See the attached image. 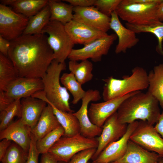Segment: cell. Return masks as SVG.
I'll list each match as a JSON object with an SVG mask.
<instances>
[{
    "label": "cell",
    "instance_id": "6da1fadb",
    "mask_svg": "<svg viewBox=\"0 0 163 163\" xmlns=\"http://www.w3.org/2000/svg\"><path fill=\"white\" fill-rule=\"evenodd\" d=\"M45 34L23 35L10 41L8 57L19 77L42 78L52 61L53 52Z\"/></svg>",
    "mask_w": 163,
    "mask_h": 163
},
{
    "label": "cell",
    "instance_id": "7a4b0ae2",
    "mask_svg": "<svg viewBox=\"0 0 163 163\" xmlns=\"http://www.w3.org/2000/svg\"><path fill=\"white\" fill-rule=\"evenodd\" d=\"M158 100L148 91H138L126 98L117 112L119 121L129 124L137 120L154 125L161 113Z\"/></svg>",
    "mask_w": 163,
    "mask_h": 163
},
{
    "label": "cell",
    "instance_id": "3957f363",
    "mask_svg": "<svg viewBox=\"0 0 163 163\" xmlns=\"http://www.w3.org/2000/svg\"><path fill=\"white\" fill-rule=\"evenodd\" d=\"M66 67L65 62L59 63L54 59L41 78L43 90L35 93L31 96L50 103L61 110L73 112L69 105V94L60 83L61 73Z\"/></svg>",
    "mask_w": 163,
    "mask_h": 163
},
{
    "label": "cell",
    "instance_id": "277c9868",
    "mask_svg": "<svg viewBox=\"0 0 163 163\" xmlns=\"http://www.w3.org/2000/svg\"><path fill=\"white\" fill-rule=\"evenodd\" d=\"M105 82L102 94L104 101L123 96L130 93L141 91L148 88V74L143 68L134 67L130 75H125L122 79L112 76L103 79Z\"/></svg>",
    "mask_w": 163,
    "mask_h": 163
},
{
    "label": "cell",
    "instance_id": "5b68a950",
    "mask_svg": "<svg viewBox=\"0 0 163 163\" xmlns=\"http://www.w3.org/2000/svg\"><path fill=\"white\" fill-rule=\"evenodd\" d=\"M162 0L155 2L143 4L133 2L132 0H121L116 11L117 14L126 23L136 25L150 24L159 21L157 10Z\"/></svg>",
    "mask_w": 163,
    "mask_h": 163
},
{
    "label": "cell",
    "instance_id": "8992f818",
    "mask_svg": "<svg viewBox=\"0 0 163 163\" xmlns=\"http://www.w3.org/2000/svg\"><path fill=\"white\" fill-rule=\"evenodd\" d=\"M96 138H87L78 134L71 137H61L48 152L59 162L68 163L75 154L83 150L97 148Z\"/></svg>",
    "mask_w": 163,
    "mask_h": 163
},
{
    "label": "cell",
    "instance_id": "52a82bcc",
    "mask_svg": "<svg viewBox=\"0 0 163 163\" xmlns=\"http://www.w3.org/2000/svg\"><path fill=\"white\" fill-rule=\"evenodd\" d=\"M41 33L48 34V42L53 52L55 59L59 63L65 62L75 44L66 31L64 25L50 21Z\"/></svg>",
    "mask_w": 163,
    "mask_h": 163
},
{
    "label": "cell",
    "instance_id": "ba28073f",
    "mask_svg": "<svg viewBox=\"0 0 163 163\" xmlns=\"http://www.w3.org/2000/svg\"><path fill=\"white\" fill-rule=\"evenodd\" d=\"M29 18L0 4V35L11 41L22 35Z\"/></svg>",
    "mask_w": 163,
    "mask_h": 163
},
{
    "label": "cell",
    "instance_id": "9c48e42d",
    "mask_svg": "<svg viewBox=\"0 0 163 163\" xmlns=\"http://www.w3.org/2000/svg\"><path fill=\"white\" fill-rule=\"evenodd\" d=\"M117 36L114 34H107L87 44L80 49H73L68 57L70 60L82 61L91 59L94 62L101 60L107 55Z\"/></svg>",
    "mask_w": 163,
    "mask_h": 163
},
{
    "label": "cell",
    "instance_id": "30bf717a",
    "mask_svg": "<svg viewBox=\"0 0 163 163\" xmlns=\"http://www.w3.org/2000/svg\"><path fill=\"white\" fill-rule=\"evenodd\" d=\"M130 140L145 149L163 157V138L153 125L140 120L132 133Z\"/></svg>",
    "mask_w": 163,
    "mask_h": 163
},
{
    "label": "cell",
    "instance_id": "8fae6325",
    "mask_svg": "<svg viewBox=\"0 0 163 163\" xmlns=\"http://www.w3.org/2000/svg\"><path fill=\"white\" fill-rule=\"evenodd\" d=\"M100 92L97 90L89 89L82 99V104L79 110L73 113L77 118L80 126V134L90 138H95L101 134L102 128L92 123L88 115V106L91 101H96L101 99Z\"/></svg>",
    "mask_w": 163,
    "mask_h": 163
},
{
    "label": "cell",
    "instance_id": "7c38bea8",
    "mask_svg": "<svg viewBox=\"0 0 163 163\" xmlns=\"http://www.w3.org/2000/svg\"><path fill=\"white\" fill-rule=\"evenodd\" d=\"M128 124H123L119 120L117 112L105 121L102 127L101 135L96 138L98 145L91 159L94 161L101 152L109 144L121 138L126 133Z\"/></svg>",
    "mask_w": 163,
    "mask_h": 163
},
{
    "label": "cell",
    "instance_id": "4fadbf2b",
    "mask_svg": "<svg viewBox=\"0 0 163 163\" xmlns=\"http://www.w3.org/2000/svg\"><path fill=\"white\" fill-rule=\"evenodd\" d=\"M73 20L107 33L110 29V17L100 12L95 7H74Z\"/></svg>",
    "mask_w": 163,
    "mask_h": 163
},
{
    "label": "cell",
    "instance_id": "5bb4252c",
    "mask_svg": "<svg viewBox=\"0 0 163 163\" xmlns=\"http://www.w3.org/2000/svg\"><path fill=\"white\" fill-rule=\"evenodd\" d=\"M43 90L41 78L18 77L8 85L4 92L7 97L14 101L31 96Z\"/></svg>",
    "mask_w": 163,
    "mask_h": 163
},
{
    "label": "cell",
    "instance_id": "9a60e30c",
    "mask_svg": "<svg viewBox=\"0 0 163 163\" xmlns=\"http://www.w3.org/2000/svg\"><path fill=\"white\" fill-rule=\"evenodd\" d=\"M138 91L103 102L91 103L88 109V115L90 121L94 125L102 128L106 120L117 111L122 103Z\"/></svg>",
    "mask_w": 163,
    "mask_h": 163
},
{
    "label": "cell",
    "instance_id": "2e32d148",
    "mask_svg": "<svg viewBox=\"0 0 163 163\" xmlns=\"http://www.w3.org/2000/svg\"><path fill=\"white\" fill-rule=\"evenodd\" d=\"M138 123L139 121H136L128 124L126 131L124 135L119 140L107 146L94 161L111 163L122 157L126 151L131 135Z\"/></svg>",
    "mask_w": 163,
    "mask_h": 163
},
{
    "label": "cell",
    "instance_id": "e0dca14e",
    "mask_svg": "<svg viewBox=\"0 0 163 163\" xmlns=\"http://www.w3.org/2000/svg\"><path fill=\"white\" fill-rule=\"evenodd\" d=\"M64 26L66 31L75 44L85 46L108 34L73 20Z\"/></svg>",
    "mask_w": 163,
    "mask_h": 163
},
{
    "label": "cell",
    "instance_id": "ac0fdd59",
    "mask_svg": "<svg viewBox=\"0 0 163 163\" xmlns=\"http://www.w3.org/2000/svg\"><path fill=\"white\" fill-rule=\"evenodd\" d=\"M32 129L20 118L0 131V139H7L19 145L28 152Z\"/></svg>",
    "mask_w": 163,
    "mask_h": 163
},
{
    "label": "cell",
    "instance_id": "d6986e66",
    "mask_svg": "<svg viewBox=\"0 0 163 163\" xmlns=\"http://www.w3.org/2000/svg\"><path fill=\"white\" fill-rule=\"evenodd\" d=\"M110 27L118 39L115 49L116 54L126 53L127 49L135 46L139 41L135 32L122 24L115 11L112 13L110 16Z\"/></svg>",
    "mask_w": 163,
    "mask_h": 163
},
{
    "label": "cell",
    "instance_id": "ffe728a7",
    "mask_svg": "<svg viewBox=\"0 0 163 163\" xmlns=\"http://www.w3.org/2000/svg\"><path fill=\"white\" fill-rule=\"evenodd\" d=\"M161 156L147 150L130 140L121 158L111 163H160Z\"/></svg>",
    "mask_w": 163,
    "mask_h": 163
},
{
    "label": "cell",
    "instance_id": "44dd1931",
    "mask_svg": "<svg viewBox=\"0 0 163 163\" xmlns=\"http://www.w3.org/2000/svg\"><path fill=\"white\" fill-rule=\"evenodd\" d=\"M21 102V118L32 129L37 125L47 104L42 100L32 96L22 98Z\"/></svg>",
    "mask_w": 163,
    "mask_h": 163
},
{
    "label": "cell",
    "instance_id": "7402d4cb",
    "mask_svg": "<svg viewBox=\"0 0 163 163\" xmlns=\"http://www.w3.org/2000/svg\"><path fill=\"white\" fill-rule=\"evenodd\" d=\"M60 125L51 106L47 104L37 125L32 129L31 134L37 141Z\"/></svg>",
    "mask_w": 163,
    "mask_h": 163
},
{
    "label": "cell",
    "instance_id": "603a6c76",
    "mask_svg": "<svg viewBox=\"0 0 163 163\" xmlns=\"http://www.w3.org/2000/svg\"><path fill=\"white\" fill-rule=\"evenodd\" d=\"M47 0H1V4L10 6L16 13L29 18L35 15L48 3Z\"/></svg>",
    "mask_w": 163,
    "mask_h": 163
},
{
    "label": "cell",
    "instance_id": "cb8c5ba5",
    "mask_svg": "<svg viewBox=\"0 0 163 163\" xmlns=\"http://www.w3.org/2000/svg\"><path fill=\"white\" fill-rule=\"evenodd\" d=\"M47 104L51 106L58 122L63 128L64 136L71 137L80 133L79 123L73 112L62 111L50 103Z\"/></svg>",
    "mask_w": 163,
    "mask_h": 163
},
{
    "label": "cell",
    "instance_id": "d4e9b609",
    "mask_svg": "<svg viewBox=\"0 0 163 163\" xmlns=\"http://www.w3.org/2000/svg\"><path fill=\"white\" fill-rule=\"evenodd\" d=\"M148 91L158 101L163 109V63L155 66L148 74Z\"/></svg>",
    "mask_w": 163,
    "mask_h": 163
},
{
    "label": "cell",
    "instance_id": "484cf974",
    "mask_svg": "<svg viewBox=\"0 0 163 163\" xmlns=\"http://www.w3.org/2000/svg\"><path fill=\"white\" fill-rule=\"evenodd\" d=\"M50 12V21H54L65 25L73 19L74 7L60 1L48 0Z\"/></svg>",
    "mask_w": 163,
    "mask_h": 163
},
{
    "label": "cell",
    "instance_id": "4316f807",
    "mask_svg": "<svg viewBox=\"0 0 163 163\" xmlns=\"http://www.w3.org/2000/svg\"><path fill=\"white\" fill-rule=\"evenodd\" d=\"M50 10L47 4L35 15L29 18L23 35H33L41 33L44 27L50 21Z\"/></svg>",
    "mask_w": 163,
    "mask_h": 163
},
{
    "label": "cell",
    "instance_id": "83f0119b",
    "mask_svg": "<svg viewBox=\"0 0 163 163\" xmlns=\"http://www.w3.org/2000/svg\"><path fill=\"white\" fill-rule=\"evenodd\" d=\"M18 77L11 61L0 53V92L5 91L8 85Z\"/></svg>",
    "mask_w": 163,
    "mask_h": 163
},
{
    "label": "cell",
    "instance_id": "f1b7e54d",
    "mask_svg": "<svg viewBox=\"0 0 163 163\" xmlns=\"http://www.w3.org/2000/svg\"><path fill=\"white\" fill-rule=\"evenodd\" d=\"M81 61L78 63L77 61L70 60L68 67L70 72L73 74L77 81L82 85L92 79L93 77L92 73L93 65L88 59Z\"/></svg>",
    "mask_w": 163,
    "mask_h": 163
},
{
    "label": "cell",
    "instance_id": "f546056e",
    "mask_svg": "<svg viewBox=\"0 0 163 163\" xmlns=\"http://www.w3.org/2000/svg\"><path fill=\"white\" fill-rule=\"evenodd\" d=\"M126 27L136 33H149L152 34L157 37L158 45L156 50L159 54L163 56V22L158 21L153 23L145 25H136L127 23Z\"/></svg>",
    "mask_w": 163,
    "mask_h": 163
},
{
    "label": "cell",
    "instance_id": "4dcf8cb0",
    "mask_svg": "<svg viewBox=\"0 0 163 163\" xmlns=\"http://www.w3.org/2000/svg\"><path fill=\"white\" fill-rule=\"evenodd\" d=\"M61 83L72 94V101L74 104L78 102L85 96L86 91L82 88L81 85L76 79L71 72L63 73L60 78Z\"/></svg>",
    "mask_w": 163,
    "mask_h": 163
},
{
    "label": "cell",
    "instance_id": "1f68e13d",
    "mask_svg": "<svg viewBox=\"0 0 163 163\" xmlns=\"http://www.w3.org/2000/svg\"><path fill=\"white\" fill-rule=\"evenodd\" d=\"M22 109L21 99L15 100L7 108L0 112V131L7 127L15 117L20 118Z\"/></svg>",
    "mask_w": 163,
    "mask_h": 163
},
{
    "label": "cell",
    "instance_id": "d6a6232c",
    "mask_svg": "<svg viewBox=\"0 0 163 163\" xmlns=\"http://www.w3.org/2000/svg\"><path fill=\"white\" fill-rule=\"evenodd\" d=\"M64 133L63 128L60 125L37 141L36 148L39 153L42 154L48 152L53 145L64 136Z\"/></svg>",
    "mask_w": 163,
    "mask_h": 163
},
{
    "label": "cell",
    "instance_id": "836d02e7",
    "mask_svg": "<svg viewBox=\"0 0 163 163\" xmlns=\"http://www.w3.org/2000/svg\"><path fill=\"white\" fill-rule=\"evenodd\" d=\"M28 153L18 144L11 142L0 161L1 163H26Z\"/></svg>",
    "mask_w": 163,
    "mask_h": 163
},
{
    "label": "cell",
    "instance_id": "e575fe53",
    "mask_svg": "<svg viewBox=\"0 0 163 163\" xmlns=\"http://www.w3.org/2000/svg\"><path fill=\"white\" fill-rule=\"evenodd\" d=\"M121 0H95L94 6L105 15L110 17Z\"/></svg>",
    "mask_w": 163,
    "mask_h": 163
},
{
    "label": "cell",
    "instance_id": "d590c367",
    "mask_svg": "<svg viewBox=\"0 0 163 163\" xmlns=\"http://www.w3.org/2000/svg\"><path fill=\"white\" fill-rule=\"evenodd\" d=\"M97 148H91L81 151L75 155L68 163H88L92 158Z\"/></svg>",
    "mask_w": 163,
    "mask_h": 163
},
{
    "label": "cell",
    "instance_id": "8d00e7d4",
    "mask_svg": "<svg viewBox=\"0 0 163 163\" xmlns=\"http://www.w3.org/2000/svg\"><path fill=\"white\" fill-rule=\"evenodd\" d=\"M37 140L31 134L30 148L26 163H38L39 155L36 146Z\"/></svg>",
    "mask_w": 163,
    "mask_h": 163
},
{
    "label": "cell",
    "instance_id": "74e56055",
    "mask_svg": "<svg viewBox=\"0 0 163 163\" xmlns=\"http://www.w3.org/2000/svg\"><path fill=\"white\" fill-rule=\"evenodd\" d=\"M95 0H65L73 7H85L94 6Z\"/></svg>",
    "mask_w": 163,
    "mask_h": 163
},
{
    "label": "cell",
    "instance_id": "f35d334b",
    "mask_svg": "<svg viewBox=\"0 0 163 163\" xmlns=\"http://www.w3.org/2000/svg\"><path fill=\"white\" fill-rule=\"evenodd\" d=\"M10 43V41L0 35V53L8 56Z\"/></svg>",
    "mask_w": 163,
    "mask_h": 163
},
{
    "label": "cell",
    "instance_id": "ab89813d",
    "mask_svg": "<svg viewBox=\"0 0 163 163\" xmlns=\"http://www.w3.org/2000/svg\"><path fill=\"white\" fill-rule=\"evenodd\" d=\"M14 101L6 96L4 91L0 92V111L4 110Z\"/></svg>",
    "mask_w": 163,
    "mask_h": 163
},
{
    "label": "cell",
    "instance_id": "60d3db41",
    "mask_svg": "<svg viewBox=\"0 0 163 163\" xmlns=\"http://www.w3.org/2000/svg\"><path fill=\"white\" fill-rule=\"evenodd\" d=\"M0 142V160L3 157L11 145V141L3 139Z\"/></svg>",
    "mask_w": 163,
    "mask_h": 163
},
{
    "label": "cell",
    "instance_id": "b9f144b4",
    "mask_svg": "<svg viewBox=\"0 0 163 163\" xmlns=\"http://www.w3.org/2000/svg\"><path fill=\"white\" fill-rule=\"evenodd\" d=\"M158 120L154 126L157 132L163 138V109Z\"/></svg>",
    "mask_w": 163,
    "mask_h": 163
},
{
    "label": "cell",
    "instance_id": "7bdbcfd3",
    "mask_svg": "<svg viewBox=\"0 0 163 163\" xmlns=\"http://www.w3.org/2000/svg\"><path fill=\"white\" fill-rule=\"evenodd\" d=\"M48 152L42 154L40 163H59Z\"/></svg>",
    "mask_w": 163,
    "mask_h": 163
},
{
    "label": "cell",
    "instance_id": "ee69618b",
    "mask_svg": "<svg viewBox=\"0 0 163 163\" xmlns=\"http://www.w3.org/2000/svg\"><path fill=\"white\" fill-rule=\"evenodd\" d=\"M156 14L159 21L162 22L163 21V0L158 7Z\"/></svg>",
    "mask_w": 163,
    "mask_h": 163
},
{
    "label": "cell",
    "instance_id": "f6af8a7d",
    "mask_svg": "<svg viewBox=\"0 0 163 163\" xmlns=\"http://www.w3.org/2000/svg\"><path fill=\"white\" fill-rule=\"evenodd\" d=\"M133 2L136 3L150 4L155 2L157 0H132Z\"/></svg>",
    "mask_w": 163,
    "mask_h": 163
},
{
    "label": "cell",
    "instance_id": "bcb514c9",
    "mask_svg": "<svg viewBox=\"0 0 163 163\" xmlns=\"http://www.w3.org/2000/svg\"><path fill=\"white\" fill-rule=\"evenodd\" d=\"M88 163H91L90 162H88ZM91 163H104L101 162H97L94 161H93V162Z\"/></svg>",
    "mask_w": 163,
    "mask_h": 163
},
{
    "label": "cell",
    "instance_id": "7dc6e473",
    "mask_svg": "<svg viewBox=\"0 0 163 163\" xmlns=\"http://www.w3.org/2000/svg\"><path fill=\"white\" fill-rule=\"evenodd\" d=\"M162 159L160 160V163H163V157Z\"/></svg>",
    "mask_w": 163,
    "mask_h": 163
},
{
    "label": "cell",
    "instance_id": "c3c4849f",
    "mask_svg": "<svg viewBox=\"0 0 163 163\" xmlns=\"http://www.w3.org/2000/svg\"><path fill=\"white\" fill-rule=\"evenodd\" d=\"M59 163H67L63 162H59Z\"/></svg>",
    "mask_w": 163,
    "mask_h": 163
}]
</instances>
